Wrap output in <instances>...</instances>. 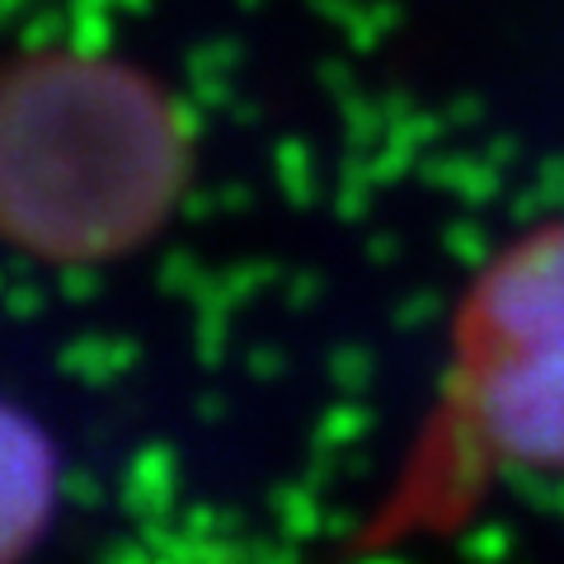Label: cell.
I'll list each match as a JSON object with an SVG mask.
<instances>
[{
  "label": "cell",
  "instance_id": "obj_1",
  "mask_svg": "<svg viewBox=\"0 0 564 564\" xmlns=\"http://www.w3.org/2000/svg\"><path fill=\"white\" fill-rule=\"evenodd\" d=\"M188 180V132L137 66L33 52L0 66V240L47 263L147 245Z\"/></svg>",
  "mask_w": 564,
  "mask_h": 564
},
{
  "label": "cell",
  "instance_id": "obj_2",
  "mask_svg": "<svg viewBox=\"0 0 564 564\" xmlns=\"http://www.w3.org/2000/svg\"><path fill=\"white\" fill-rule=\"evenodd\" d=\"M452 404L489 466L564 470V221L522 236L466 296Z\"/></svg>",
  "mask_w": 564,
  "mask_h": 564
},
{
  "label": "cell",
  "instance_id": "obj_3",
  "mask_svg": "<svg viewBox=\"0 0 564 564\" xmlns=\"http://www.w3.org/2000/svg\"><path fill=\"white\" fill-rule=\"evenodd\" d=\"M57 499V456L43 429L0 400V564H20L39 545Z\"/></svg>",
  "mask_w": 564,
  "mask_h": 564
}]
</instances>
